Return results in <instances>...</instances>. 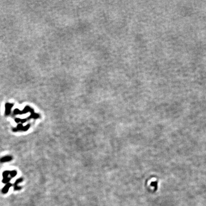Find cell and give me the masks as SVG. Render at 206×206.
Here are the masks:
<instances>
[{
	"instance_id": "6da1fadb",
	"label": "cell",
	"mask_w": 206,
	"mask_h": 206,
	"mask_svg": "<svg viewBox=\"0 0 206 206\" xmlns=\"http://www.w3.org/2000/svg\"><path fill=\"white\" fill-rule=\"evenodd\" d=\"M17 174V171L15 170L4 171L3 173V180L2 182L4 184H7L9 183L12 178L15 177Z\"/></svg>"
},
{
	"instance_id": "7a4b0ae2",
	"label": "cell",
	"mask_w": 206,
	"mask_h": 206,
	"mask_svg": "<svg viewBox=\"0 0 206 206\" xmlns=\"http://www.w3.org/2000/svg\"><path fill=\"white\" fill-rule=\"evenodd\" d=\"M13 106V104H10L7 103L5 104V114L6 116H9L10 115L11 112V109L12 108Z\"/></svg>"
},
{
	"instance_id": "3957f363",
	"label": "cell",
	"mask_w": 206,
	"mask_h": 206,
	"mask_svg": "<svg viewBox=\"0 0 206 206\" xmlns=\"http://www.w3.org/2000/svg\"><path fill=\"white\" fill-rule=\"evenodd\" d=\"M23 180V179L22 178H18L17 179L15 182V184H14V190L15 191V190H19L20 189H22V187H19L18 186V184H19L20 182H22Z\"/></svg>"
},
{
	"instance_id": "277c9868",
	"label": "cell",
	"mask_w": 206,
	"mask_h": 206,
	"mask_svg": "<svg viewBox=\"0 0 206 206\" xmlns=\"http://www.w3.org/2000/svg\"><path fill=\"white\" fill-rule=\"evenodd\" d=\"M12 157L11 155H6L0 158V162L4 163L10 162L12 160Z\"/></svg>"
},
{
	"instance_id": "5b68a950",
	"label": "cell",
	"mask_w": 206,
	"mask_h": 206,
	"mask_svg": "<svg viewBox=\"0 0 206 206\" xmlns=\"http://www.w3.org/2000/svg\"><path fill=\"white\" fill-rule=\"evenodd\" d=\"M12 186V184L10 183H8L6 184V185H5L4 187L3 188L2 190V192L3 193V194H6L7 193L9 190L10 189V187H11V186Z\"/></svg>"
},
{
	"instance_id": "8992f818",
	"label": "cell",
	"mask_w": 206,
	"mask_h": 206,
	"mask_svg": "<svg viewBox=\"0 0 206 206\" xmlns=\"http://www.w3.org/2000/svg\"><path fill=\"white\" fill-rule=\"evenodd\" d=\"M27 126H22V124H19L17 126V128L16 129H13V131H15V132H16V131H20V130H26Z\"/></svg>"
},
{
	"instance_id": "52a82bcc",
	"label": "cell",
	"mask_w": 206,
	"mask_h": 206,
	"mask_svg": "<svg viewBox=\"0 0 206 206\" xmlns=\"http://www.w3.org/2000/svg\"><path fill=\"white\" fill-rule=\"evenodd\" d=\"M151 185L152 186H153V187H157H157H158V182H157V181H154V182H152L151 183Z\"/></svg>"
}]
</instances>
